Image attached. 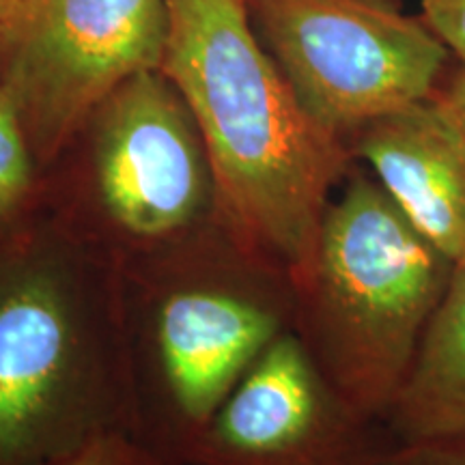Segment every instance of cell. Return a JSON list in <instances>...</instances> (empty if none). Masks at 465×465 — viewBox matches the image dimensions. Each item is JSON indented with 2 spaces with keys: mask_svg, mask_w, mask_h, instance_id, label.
Listing matches in <instances>:
<instances>
[{
  "mask_svg": "<svg viewBox=\"0 0 465 465\" xmlns=\"http://www.w3.org/2000/svg\"><path fill=\"white\" fill-rule=\"evenodd\" d=\"M160 72L188 104L216 183L218 223L295 287L353 158L312 119L248 25L246 0H168Z\"/></svg>",
  "mask_w": 465,
  "mask_h": 465,
  "instance_id": "cell-1",
  "label": "cell"
},
{
  "mask_svg": "<svg viewBox=\"0 0 465 465\" xmlns=\"http://www.w3.org/2000/svg\"><path fill=\"white\" fill-rule=\"evenodd\" d=\"M136 435L119 265L42 207L0 226V465Z\"/></svg>",
  "mask_w": 465,
  "mask_h": 465,
  "instance_id": "cell-2",
  "label": "cell"
},
{
  "mask_svg": "<svg viewBox=\"0 0 465 465\" xmlns=\"http://www.w3.org/2000/svg\"><path fill=\"white\" fill-rule=\"evenodd\" d=\"M119 276L136 435L182 465L250 369L293 332L295 282L218 220Z\"/></svg>",
  "mask_w": 465,
  "mask_h": 465,
  "instance_id": "cell-3",
  "label": "cell"
},
{
  "mask_svg": "<svg viewBox=\"0 0 465 465\" xmlns=\"http://www.w3.org/2000/svg\"><path fill=\"white\" fill-rule=\"evenodd\" d=\"M452 270L353 162L295 287L293 334L349 403L386 424Z\"/></svg>",
  "mask_w": 465,
  "mask_h": 465,
  "instance_id": "cell-4",
  "label": "cell"
},
{
  "mask_svg": "<svg viewBox=\"0 0 465 465\" xmlns=\"http://www.w3.org/2000/svg\"><path fill=\"white\" fill-rule=\"evenodd\" d=\"M63 151L78 164L65 182L42 179L39 203L119 267L218 220L201 132L160 69L116 86Z\"/></svg>",
  "mask_w": 465,
  "mask_h": 465,
  "instance_id": "cell-5",
  "label": "cell"
},
{
  "mask_svg": "<svg viewBox=\"0 0 465 465\" xmlns=\"http://www.w3.org/2000/svg\"><path fill=\"white\" fill-rule=\"evenodd\" d=\"M254 9L302 106L342 141L444 84L452 54L397 0H254Z\"/></svg>",
  "mask_w": 465,
  "mask_h": 465,
  "instance_id": "cell-6",
  "label": "cell"
},
{
  "mask_svg": "<svg viewBox=\"0 0 465 465\" xmlns=\"http://www.w3.org/2000/svg\"><path fill=\"white\" fill-rule=\"evenodd\" d=\"M168 0H22L0 28V84L45 171L116 86L160 69Z\"/></svg>",
  "mask_w": 465,
  "mask_h": 465,
  "instance_id": "cell-7",
  "label": "cell"
},
{
  "mask_svg": "<svg viewBox=\"0 0 465 465\" xmlns=\"http://www.w3.org/2000/svg\"><path fill=\"white\" fill-rule=\"evenodd\" d=\"M394 444L289 332L220 405L182 465H381Z\"/></svg>",
  "mask_w": 465,
  "mask_h": 465,
  "instance_id": "cell-8",
  "label": "cell"
},
{
  "mask_svg": "<svg viewBox=\"0 0 465 465\" xmlns=\"http://www.w3.org/2000/svg\"><path fill=\"white\" fill-rule=\"evenodd\" d=\"M403 218L452 263L465 259V134L438 95L345 141Z\"/></svg>",
  "mask_w": 465,
  "mask_h": 465,
  "instance_id": "cell-9",
  "label": "cell"
},
{
  "mask_svg": "<svg viewBox=\"0 0 465 465\" xmlns=\"http://www.w3.org/2000/svg\"><path fill=\"white\" fill-rule=\"evenodd\" d=\"M386 429L397 444L465 438V259L455 263Z\"/></svg>",
  "mask_w": 465,
  "mask_h": 465,
  "instance_id": "cell-10",
  "label": "cell"
},
{
  "mask_svg": "<svg viewBox=\"0 0 465 465\" xmlns=\"http://www.w3.org/2000/svg\"><path fill=\"white\" fill-rule=\"evenodd\" d=\"M42 199V171L15 102L0 84V226L28 216Z\"/></svg>",
  "mask_w": 465,
  "mask_h": 465,
  "instance_id": "cell-11",
  "label": "cell"
},
{
  "mask_svg": "<svg viewBox=\"0 0 465 465\" xmlns=\"http://www.w3.org/2000/svg\"><path fill=\"white\" fill-rule=\"evenodd\" d=\"M48 465H177L130 431L106 433Z\"/></svg>",
  "mask_w": 465,
  "mask_h": 465,
  "instance_id": "cell-12",
  "label": "cell"
},
{
  "mask_svg": "<svg viewBox=\"0 0 465 465\" xmlns=\"http://www.w3.org/2000/svg\"><path fill=\"white\" fill-rule=\"evenodd\" d=\"M422 20L465 67V0H422Z\"/></svg>",
  "mask_w": 465,
  "mask_h": 465,
  "instance_id": "cell-13",
  "label": "cell"
},
{
  "mask_svg": "<svg viewBox=\"0 0 465 465\" xmlns=\"http://www.w3.org/2000/svg\"><path fill=\"white\" fill-rule=\"evenodd\" d=\"M381 465H465V438L394 444Z\"/></svg>",
  "mask_w": 465,
  "mask_h": 465,
  "instance_id": "cell-14",
  "label": "cell"
},
{
  "mask_svg": "<svg viewBox=\"0 0 465 465\" xmlns=\"http://www.w3.org/2000/svg\"><path fill=\"white\" fill-rule=\"evenodd\" d=\"M438 100L444 104V108L465 134V67L459 65L457 72L449 80H444L438 91Z\"/></svg>",
  "mask_w": 465,
  "mask_h": 465,
  "instance_id": "cell-15",
  "label": "cell"
},
{
  "mask_svg": "<svg viewBox=\"0 0 465 465\" xmlns=\"http://www.w3.org/2000/svg\"><path fill=\"white\" fill-rule=\"evenodd\" d=\"M20 5H22V0H0V28H3L11 20V17H14V14Z\"/></svg>",
  "mask_w": 465,
  "mask_h": 465,
  "instance_id": "cell-16",
  "label": "cell"
},
{
  "mask_svg": "<svg viewBox=\"0 0 465 465\" xmlns=\"http://www.w3.org/2000/svg\"><path fill=\"white\" fill-rule=\"evenodd\" d=\"M0 61H3V44H0Z\"/></svg>",
  "mask_w": 465,
  "mask_h": 465,
  "instance_id": "cell-17",
  "label": "cell"
}]
</instances>
